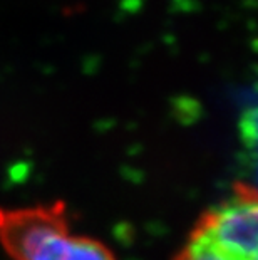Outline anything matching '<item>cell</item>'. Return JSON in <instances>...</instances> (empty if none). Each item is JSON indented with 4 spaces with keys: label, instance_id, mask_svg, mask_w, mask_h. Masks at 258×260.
<instances>
[{
    "label": "cell",
    "instance_id": "cell-1",
    "mask_svg": "<svg viewBox=\"0 0 258 260\" xmlns=\"http://www.w3.org/2000/svg\"><path fill=\"white\" fill-rule=\"evenodd\" d=\"M174 260H258V190L237 185L233 195L208 210Z\"/></svg>",
    "mask_w": 258,
    "mask_h": 260
},
{
    "label": "cell",
    "instance_id": "cell-2",
    "mask_svg": "<svg viewBox=\"0 0 258 260\" xmlns=\"http://www.w3.org/2000/svg\"><path fill=\"white\" fill-rule=\"evenodd\" d=\"M29 260H116L99 240L72 235L70 230L51 237Z\"/></svg>",
    "mask_w": 258,
    "mask_h": 260
}]
</instances>
